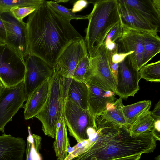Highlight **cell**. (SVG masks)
Listing matches in <instances>:
<instances>
[{"label":"cell","mask_w":160,"mask_h":160,"mask_svg":"<svg viewBox=\"0 0 160 160\" xmlns=\"http://www.w3.org/2000/svg\"><path fill=\"white\" fill-rule=\"evenodd\" d=\"M36 8L32 6L17 7L11 8L9 12L16 19L23 22V18L32 13Z\"/></svg>","instance_id":"obj_31"},{"label":"cell","mask_w":160,"mask_h":160,"mask_svg":"<svg viewBox=\"0 0 160 160\" xmlns=\"http://www.w3.org/2000/svg\"><path fill=\"white\" fill-rule=\"evenodd\" d=\"M24 59L26 70L23 81L27 98L37 87L51 77L54 68L32 54H29Z\"/></svg>","instance_id":"obj_9"},{"label":"cell","mask_w":160,"mask_h":160,"mask_svg":"<svg viewBox=\"0 0 160 160\" xmlns=\"http://www.w3.org/2000/svg\"><path fill=\"white\" fill-rule=\"evenodd\" d=\"M90 65V58L88 54L86 55L79 62L74 71L72 79L85 82L86 73Z\"/></svg>","instance_id":"obj_30"},{"label":"cell","mask_w":160,"mask_h":160,"mask_svg":"<svg viewBox=\"0 0 160 160\" xmlns=\"http://www.w3.org/2000/svg\"><path fill=\"white\" fill-rule=\"evenodd\" d=\"M87 84L88 91V110L96 119L106 109L108 103L115 101V92L106 90L88 82Z\"/></svg>","instance_id":"obj_15"},{"label":"cell","mask_w":160,"mask_h":160,"mask_svg":"<svg viewBox=\"0 0 160 160\" xmlns=\"http://www.w3.org/2000/svg\"><path fill=\"white\" fill-rule=\"evenodd\" d=\"M6 32L3 22L0 16V43H5Z\"/></svg>","instance_id":"obj_34"},{"label":"cell","mask_w":160,"mask_h":160,"mask_svg":"<svg viewBox=\"0 0 160 160\" xmlns=\"http://www.w3.org/2000/svg\"><path fill=\"white\" fill-rule=\"evenodd\" d=\"M122 25L120 22L115 26L107 36L102 43L108 52L118 53V44L116 42L121 37L122 32Z\"/></svg>","instance_id":"obj_27"},{"label":"cell","mask_w":160,"mask_h":160,"mask_svg":"<svg viewBox=\"0 0 160 160\" xmlns=\"http://www.w3.org/2000/svg\"><path fill=\"white\" fill-rule=\"evenodd\" d=\"M139 71L127 56L119 63L116 95L122 99L134 96L140 89Z\"/></svg>","instance_id":"obj_11"},{"label":"cell","mask_w":160,"mask_h":160,"mask_svg":"<svg viewBox=\"0 0 160 160\" xmlns=\"http://www.w3.org/2000/svg\"><path fill=\"white\" fill-rule=\"evenodd\" d=\"M26 146L22 138L2 134L0 136V160H23Z\"/></svg>","instance_id":"obj_16"},{"label":"cell","mask_w":160,"mask_h":160,"mask_svg":"<svg viewBox=\"0 0 160 160\" xmlns=\"http://www.w3.org/2000/svg\"><path fill=\"white\" fill-rule=\"evenodd\" d=\"M88 19L84 39L90 58L95 56L111 30L121 22L117 0L96 1Z\"/></svg>","instance_id":"obj_3"},{"label":"cell","mask_w":160,"mask_h":160,"mask_svg":"<svg viewBox=\"0 0 160 160\" xmlns=\"http://www.w3.org/2000/svg\"><path fill=\"white\" fill-rule=\"evenodd\" d=\"M108 58L110 68L114 77L116 84L117 82L119 63L112 62L110 56L108 54Z\"/></svg>","instance_id":"obj_33"},{"label":"cell","mask_w":160,"mask_h":160,"mask_svg":"<svg viewBox=\"0 0 160 160\" xmlns=\"http://www.w3.org/2000/svg\"><path fill=\"white\" fill-rule=\"evenodd\" d=\"M28 128L29 135L25 151L26 160H41L39 151L41 148L42 138L38 135L32 134L30 127Z\"/></svg>","instance_id":"obj_25"},{"label":"cell","mask_w":160,"mask_h":160,"mask_svg":"<svg viewBox=\"0 0 160 160\" xmlns=\"http://www.w3.org/2000/svg\"><path fill=\"white\" fill-rule=\"evenodd\" d=\"M54 138L53 147L56 160H64L68 155V149L71 147L63 115L57 128Z\"/></svg>","instance_id":"obj_20"},{"label":"cell","mask_w":160,"mask_h":160,"mask_svg":"<svg viewBox=\"0 0 160 160\" xmlns=\"http://www.w3.org/2000/svg\"><path fill=\"white\" fill-rule=\"evenodd\" d=\"M88 89L86 83L71 79L67 86L66 98L71 100L83 109L88 110Z\"/></svg>","instance_id":"obj_19"},{"label":"cell","mask_w":160,"mask_h":160,"mask_svg":"<svg viewBox=\"0 0 160 160\" xmlns=\"http://www.w3.org/2000/svg\"><path fill=\"white\" fill-rule=\"evenodd\" d=\"M65 78L54 70L49 78V89L46 102L35 117L42 124L44 134L54 138L56 130L63 116Z\"/></svg>","instance_id":"obj_4"},{"label":"cell","mask_w":160,"mask_h":160,"mask_svg":"<svg viewBox=\"0 0 160 160\" xmlns=\"http://www.w3.org/2000/svg\"><path fill=\"white\" fill-rule=\"evenodd\" d=\"M6 32L5 43L19 52L24 58L29 54L26 23L16 19L9 12L0 13Z\"/></svg>","instance_id":"obj_10"},{"label":"cell","mask_w":160,"mask_h":160,"mask_svg":"<svg viewBox=\"0 0 160 160\" xmlns=\"http://www.w3.org/2000/svg\"><path fill=\"white\" fill-rule=\"evenodd\" d=\"M44 0H0V13L9 11L12 8L32 6L37 8Z\"/></svg>","instance_id":"obj_29"},{"label":"cell","mask_w":160,"mask_h":160,"mask_svg":"<svg viewBox=\"0 0 160 160\" xmlns=\"http://www.w3.org/2000/svg\"><path fill=\"white\" fill-rule=\"evenodd\" d=\"M140 30L142 35L143 48V66L160 52V38L157 32Z\"/></svg>","instance_id":"obj_21"},{"label":"cell","mask_w":160,"mask_h":160,"mask_svg":"<svg viewBox=\"0 0 160 160\" xmlns=\"http://www.w3.org/2000/svg\"><path fill=\"white\" fill-rule=\"evenodd\" d=\"M27 99L24 81L12 87H4L0 95V131L4 133L5 125L23 107Z\"/></svg>","instance_id":"obj_8"},{"label":"cell","mask_w":160,"mask_h":160,"mask_svg":"<svg viewBox=\"0 0 160 160\" xmlns=\"http://www.w3.org/2000/svg\"><path fill=\"white\" fill-rule=\"evenodd\" d=\"M70 22L54 11L44 0L29 15L26 23L29 54L54 68L67 47L84 38Z\"/></svg>","instance_id":"obj_2"},{"label":"cell","mask_w":160,"mask_h":160,"mask_svg":"<svg viewBox=\"0 0 160 160\" xmlns=\"http://www.w3.org/2000/svg\"><path fill=\"white\" fill-rule=\"evenodd\" d=\"M122 32L118 40V53H133L127 56L132 64L139 69L142 66L143 44L140 31L122 25Z\"/></svg>","instance_id":"obj_13"},{"label":"cell","mask_w":160,"mask_h":160,"mask_svg":"<svg viewBox=\"0 0 160 160\" xmlns=\"http://www.w3.org/2000/svg\"><path fill=\"white\" fill-rule=\"evenodd\" d=\"M133 9L151 26L159 32L160 0H118Z\"/></svg>","instance_id":"obj_14"},{"label":"cell","mask_w":160,"mask_h":160,"mask_svg":"<svg viewBox=\"0 0 160 160\" xmlns=\"http://www.w3.org/2000/svg\"><path fill=\"white\" fill-rule=\"evenodd\" d=\"M151 112L148 111L141 115L129 128L132 135H137L150 131L152 129L155 120L151 116Z\"/></svg>","instance_id":"obj_24"},{"label":"cell","mask_w":160,"mask_h":160,"mask_svg":"<svg viewBox=\"0 0 160 160\" xmlns=\"http://www.w3.org/2000/svg\"><path fill=\"white\" fill-rule=\"evenodd\" d=\"M85 82L115 92L116 84L109 66L107 50L103 43L95 56L90 58L89 66Z\"/></svg>","instance_id":"obj_7"},{"label":"cell","mask_w":160,"mask_h":160,"mask_svg":"<svg viewBox=\"0 0 160 160\" xmlns=\"http://www.w3.org/2000/svg\"><path fill=\"white\" fill-rule=\"evenodd\" d=\"M96 128L88 130L89 138L84 150L70 160H110L153 152L157 140L151 132L131 135L129 128L114 124L100 116Z\"/></svg>","instance_id":"obj_1"},{"label":"cell","mask_w":160,"mask_h":160,"mask_svg":"<svg viewBox=\"0 0 160 160\" xmlns=\"http://www.w3.org/2000/svg\"><path fill=\"white\" fill-rule=\"evenodd\" d=\"M89 3L88 1L85 0L77 1L74 3L71 11L72 12L74 13L80 12L87 7Z\"/></svg>","instance_id":"obj_32"},{"label":"cell","mask_w":160,"mask_h":160,"mask_svg":"<svg viewBox=\"0 0 160 160\" xmlns=\"http://www.w3.org/2000/svg\"><path fill=\"white\" fill-rule=\"evenodd\" d=\"M48 6L56 13L66 20L70 22L72 19H88V15H77L72 12L69 9L62 5L53 1H46Z\"/></svg>","instance_id":"obj_28"},{"label":"cell","mask_w":160,"mask_h":160,"mask_svg":"<svg viewBox=\"0 0 160 160\" xmlns=\"http://www.w3.org/2000/svg\"><path fill=\"white\" fill-rule=\"evenodd\" d=\"M4 87V86L3 85V84L0 82V95Z\"/></svg>","instance_id":"obj_38"},{"label":"cell","mask_w":160,"mask_h":160,"mask_svg":"<svg viewBox=\"0 0 160 160\" xmlns=\"http://www.w3.org/2000/svg\"><path fill=\"white\" fill-rule=\"evenodd\" d=\"M24 58L13 47L0 43V82L5 88L15 86L24 80Z\"/></svg>","instance_id":"obj_5"},{"label":"cell","mask_w":160,"mask_h":160,"mask_svg":"<svg viewBox=\"0 0 160 160\" xmlns=\"http://www.w3.org/2000/svg\"><path fill=\"white\" fill-rule=\"evenodd\" d=\"M155 160H160V155L158 156L155 158Z\"/></svg>","instance_id":"obj_39"},{"label":"cell","mask_w":160,"mask_h":160,"mask_svg":"<svg viewBox=\"0 0 160 160\" xmlns=\"http://www.w3.org/2000/svg\"><path fill=\"white\" fill-rule=\"evenodd\" d=\"M63 115L69 135L80 143L89 138L88 131L96 127V119L88 109H83L72 100H64Z\"/></svg>","instance_id":"obj_6"},{"label":"cell","mask_w":160,"mask_h":160,"mask_svg":"<svg viewBox=\"0 0 160 160\" xmlns=\"http://www.w3.org/2000/svg\"><path fill=\"white\" fill-rule=\"evenodd\" d=\"M49 89V78L37 87L28 96L24 105V117L28 120L40 112L47 99Z\"/></svg>","instance_id":"obj_17"},{"label":"cell","mask_w":160,"mask_h":160,"mask_svg":"<svg viewBox=\"0 0 160 160\" xmlns=\"http://www.w3.org/2000/svg\"><path fill=\"white\" fill-rule=\"evenodd\" d=\"M140 78L147 81L160 82V61L142 66L139 70Z\"/></svg>","instance_id":"obj_26"},{"label":"cell","mask_w":160,"mask_h":160,"mask_svg":"<svg viewBox=\"0 0 160 160\" xmlns=\"http://www.w3.org/2000/svg\"><path fill=\"white\" fill-rule=\"evenodd\" d=\"M142 154L133 155L130 156L122 157L110 160H139Z\"/></svg>","instance_id":"obj_37"},{"label":"cell","mask_w":160,"mask_h":160,"mask_svg":"<svg viewBox=\"0 0 160 160\" xmlns=\"http://www.w3.org/2000/svg\"><path fill=\"white\" fill-rule=\"evenodd\" d=\"M123 105L122 99L120 98L113 102L108 103L100 116L114 124L129 128L123 112Z\"/></svg>","instance_id":"obj_22"},{"label":"cell","mask_w":160,"mask_h":160,"mask_svg":"<svg viewBox=\"0 0 160 160\" xmlns=\"http://www.w3.org/2000/svg\"><path fill=\"white\" fill-rule=\"evenodd\" d=\"M153 134L158 135L160 134V120H155L154 127L151 131Z\"/></svg>","instance_id":"obj_36"},{"label":"cell","mask_w":160,"mask_h":160,"mask_svg":"<svg viewBox=\"0 0 160 160\" xmlns=\"http://www.w3.org/2000/svg\"><path fill=\"white\" fill-rule=\"evenodd\" d=\"M151 112V116L155 120L160 119V101L156 105L154 109Z\"/></svg>","instance_id":"obj_35"},{"label":"cell","mask_w":160,"mask_h":160,"mask_svg":"<svg viewBox=\"0 0 160 160\" xmlns=\"http://www.w3.org/2000/svg\"><path fill=\"white\" fill-rule=\"evenodd\" d=\"M117 2L122 25L134 29L158 32L132 8L120 2L118 0Z\"/></svg>","instance_id":"obj_18"},{"label":"cell","mask_w":160,"mask_h":160,"mask_svg":"<svg viewBox=\"0 0 160 160\" xmlns=\"http://www.w3.org/2000/svg\"><path fill=\"white\" fill-rule=\"evenodd\" d=\"M151 104L150 100H145L132 104L123 106V113L129 128L138 117L149 110Z\"/></svg>","instance_id":"obj_23"},{"label":"cell","mask_w":160,"mask_h":160,"mask_svg":"<svg viewBox=\"0 0 160 160\" xmlns=\"http://www.w3.org/2000/svg\"><path fill=\"white\" fill-rule=\"evenodd\" d=\"M88 54L84 38L74 41L68 46L61 53L54 69L63 77L72 79L77 66Z\"/></svg>","instance_id":"obj_12"}]
</instances>
